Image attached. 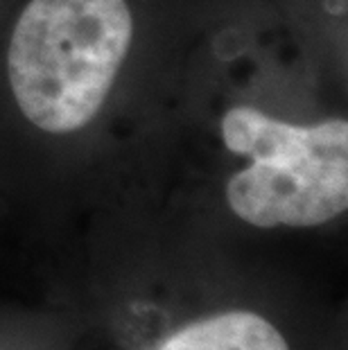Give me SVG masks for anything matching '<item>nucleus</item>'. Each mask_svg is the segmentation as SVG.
<instances>
[{
  "label": "nucleus",
  "instance_id": "1",
  "mask_svg": "<svg viewBox=\"0 0 348 350\" xmlns=\"http://www.w3.org/2000/svg\"><path fill=\"white\" fill-rule=\"evenodd\" d=\"M134 21L124 0H32L10 43V81L29 122L81 129L105 104L127 57Z\"/></svg>",
  "mask_w": 348,
  "mask_h": 350
},
{
  "label": "nucleus",
  "instance_id": "2",
  "mask_svg": "<svg viewBox=\"0 0 348 350\" xmlns=\"http://www.w3.org/2000/svg\"><path fill=\"white\" fill-rule=\"evenodd\" d=\"M222 136L251 161L226 185L240 219L260 228L319 226L348 206V124L312 126L276 120L251 107L226 111Z\"/></svg>",
  "mask_w": 348,
  "mask_h": 350
},
{
  "label": "nucleus",
  "instance_id": "3",
  "mask_svg": "<svg viewBox=\"0 0 348 350\" xmlns=\"http://www.w3.org/2000/svg\"><path fill=\"white\" fill-rule=\"evenodd\" d=\"M157 350H290V346L265 317L235 310L186 325Z\"/></svg>",
  "mask_w": 348,
  "mask_h": 350
}]
</instances>
